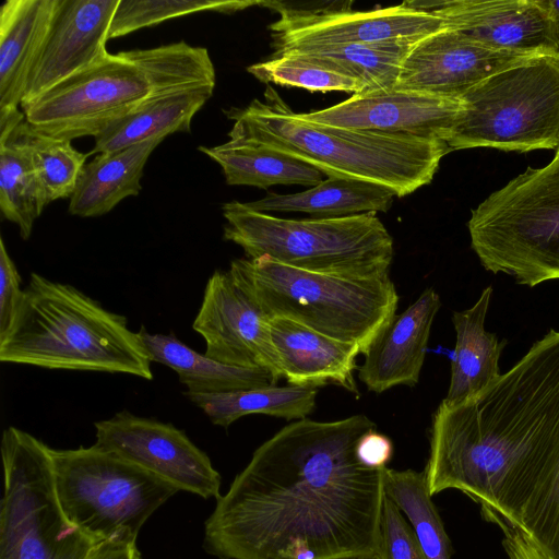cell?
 I'll return each instance as SVG.
<instances>
[{"instance_id":"7","label":"cell","mask_w":559,"mask_h":559,"mask_svg":"<svg viewBox=\"0 0 559 559\" xmlns=\"http://www.w3.org/2000/svg\"><path fill=\"white\" fill-rule=\"evenodd\" d=\"M224 239L249 259L269 257L314 273L354 277L388 275L393 239L376 213L290 219L253 211L239 201L224 203Z\"/></svg>"},{"instance_id":"4","label":"cell","mask_w":559,"mask_h":559,"mask_svg":"<svg viewBox=\"0 0 559 559\" xmlns=\"http://www.w3.org/2000/svg\"><path fill=\"white\" fill-rule=\"evenodd\" d=\"M215 82L207 49L178 41L108 52L21 107L36 131L72 141L96 136L152 99L194 87H215Z\"/></svg>"},{"instance_id":"35","label":"cell","mask_w":559,"mask_h":559,"mask_svg":"<svg viewBox=\"0 0 559 559\" xmlns=\"http://www.w3.org/2000/svg\"><path fill=\"white\" fill-rule=\"evenodd\" d=\"M374 559H428L406 518L386 496Z\"/></svg>"},{"instance_id":"15","label":"cell","mask_w":559,"mask_h":559,"mask_svg":"<svg viewBox=\"0 0 559 559\" xmlns=\"http://www.w3.org/2000/svg\"><path fill=\"white\" fill-rule=\"evenodd\" d=\"M462 110L461 97L392 88L354 94L329 108L299 115L307 121L329 127L447 143Z\"/></svg>"},{"instance_id":"2","label":"cell","mask_w":559,"mask_h":559,"mask_svg":"<svg viewBox=\"0 0 559 559\" xmlns=\"http://www.w3.org/2000/svg\"><path fill=\"white\" fill-rule=\"evenodd\" d=\"M424 472L431 496L459 490L559 559V331L479 393L440 403Z\"/></svg>"},{"instance_id":"19","label":"cell","mask_w":559,"mask_h":559,"mask_svg":"<svg viewBox=\"0 0 559 559\" xmlns=\"http://www.w3.org/2000/svg\"><path fill=\"white\" fill-rule=\"evenodd\" d=\"M440 307V297L430 287L388 321L362 354L365 360L358 369V379L369 391L382 393L396 385L418 383L431 326Z\"/></svg>"},{"instance_id":"21","label":"cell","mask_w":559,"mask_h":559,"mask_svg":"<svg viewBox=\"0 0 559 559\" xmlns=\"http://www.w3.org/2000/svg\"><path fill=\"white\" fill-rule=\"evenodd\" d=\"M59 0H7L0 9V110L21 105Z\"/></svg>"},{"instance_id":"16","label":"cell","mask_w":559,"mask_h":559,"mask_svg":"<svg viewBox=\"0 0 559 559\" xmlns=\"http://www.w3.org/2000/svg\"><path fill=\"white\" fill-rule=\"evenodd\" d=\"M408 2L440 17L445 28L486 47L528 55L556 52V24L547 0Z\"/></svg>"},{"instance_id":"26","label":"cell","mask_w":559,"mask_h":559,"mask_svg":"<svg viewBox=\"0 0 559 559\" xmlns=\"http://www.w3.org/2000/svg\"><path fill=\"white\" fill-rule=\"evenodd\" d=\"M395 193L386 187L361 180L328 178L310 189L293 193L269 192L264 198L245 202L253 211L301 212L313 218L346 217L364 213L388 212Z\"/></svg>"},{"instance_id":"36","label":"cell","mask_w":559,"mask_h":559,"mask_svg":"<svg viewBox=\"0 0 559 559\" xmlns=\"http://www.w3.org/2000/svg\"><path fill=\"white\" fill-rule=\"evenodd\" d=\"M21 276L0 238V337L10 328L23 298Z\"/></svg>"},{"instance_id":"13","label":"cell","mask_w":559,"mask_h":559,"mask_svg":"<svg viewBox=\"0 0 559 559\" xmlns=\"http://www.w3.org/2000/svg\"><path fill=\"white\" fill-rule=\"evenodd\" d=\"M263 5L280 14L269 26L274 53L308 46L417 40L445 29L440 17L408 1L367 12L297 10L278 2Z\"/></svg>"},{"instance_id":"42","label":"cell","mask_w":559,"mask_h":559,"mask_svg":"<svg viewBox=\"0 0 559 559\" xmlns=\"http://www.w3.org/2000/svg\"><path fill=\"white\" fill-rule=\"evenodd\" d=\"M554 158L559 159V146L556 148V155H555V157H554Z\"/></svg>"},{"instance_id":"25","label":"cell","mask_w":559,"mask_h":559,"mask_svg":"<svg viewBox=\"0 0 559 559\" xmlns=\"http://www.w3.org/2000/svg\"><path fill=\"white\" fill-rule=\"evenodd\" d=\"M213 86H201L152 99L107 126L95 139L90 153L121 150L152 138L190 132L195 114L213 95Z\"/></svg>"},{"instance_id":"18","label":"cell","mask_w":559,"mask_h":559,"mask_svg":"<svg viewBox=\"0 0 559 559\" xmlns=\"http://www.w3.org/2000/svg\"><path fill=\"white\" fill-rule=\"evenodd\" d=\"M535 56L492 49L445 28L414 45L394 88L460 98L490 75Z\"/></svg>"},{"instance_id":"9","label":"cell","mask_w":559,"mask_h":559,"mask_svg":"<svg viewBox=\"0 0 559 559\" xmlns=\"http://www.w3.org/2000/svg\"><path fill=\"white\" fill-rule=\"evenodd\" d=\"M461 99L449 150L528 152L559 146V56L544 53L497 72Z\"/></svg>"},{"instance_id":"23","label":"cell","mask_w":559,"mask_h":559,"mask_svg":"<svg viewBox=\"0 0 559 559\" xmlns=\"http://www.w3.org/2000/svg\"><path fill=\"white\" fill-rule=\"evenodd\" d=\"M492 287H486L471 308L454 311L456 343L451 362L450 385L443 402L459 404L479 393L499 378V358L506 341L485 330Z\"/></svg>"},{"instance_id":"27","label":"cell","mask_w":559,"mask_h":559,"mask_svg":"<svg viewBox=\"0 0 559 559\" xmlns=\"http://www.w3.org/2000/svg\"><path fill=\"white\" fill-rule=\"evenodd\" d=\"M199 151L222 167L230 186L261 189L278 185L314 187L323 181V174L317 168L250 142L229 140L216 146H199Z\"/></svg>"},{"instance_id":"39","label":"cell","mask_w":559,"mask_h":559,"mask_svg":"<svg viewBox=\"0 0 559 559\" xmlns=\"http://www.w3.org/2000/svg\"><path fill=\"white\" fill-rule=\"evenodd\" d=\"M86 559H141L134 542L106 540L95 545Z\"/></svg>"},{"instance_id":"29","label":"cell","mask_w":559,"mask_h":559,"mask_svg":"<svg viewBox=\"0 0 559 559\" xmlns=\"http://www.w3.org/2000/svg\"><path fill=\"white\" fill-rule=\"evenodd\" d=\"M26 126L25 120L10 134L0 136V210L19 227L24 240L48 204L29 157Z\"/></svg>"},{"instance_id":"8","label":"cell","mask_w":559,"mask_h":559,"mask_svg":"<svg viewBox=\"0 0 559 559\" xmlns=\"http://www.w3.org/2000/svg\"><path fill=\"white\" fill-rule=\"evenodd\" d=\"M471 245L481 265L534 287L559 280V159L528 167L472 211Z\"/></svg>"},{"instance_id":"10","label":"cell","mask_w":559,"mask_h":559,"mask_svg":"<svg viewBox=\"0 0 559 559\" xmlns=\"http://www.w3.org/2000/svg\"><path fill=\"white\" fill-rule=\"evenodd\" d=\"M56 491L66 516L95 544L136 543L151 515L178 490L94 444L51 449Z\"/></svg>"},{"instance_id":"6","label":"cell","mask_w":559,"mask_h":559,"mask_svg":"<svg viewBox=\"0 0 559 559\" xmlns=\"http://www.w3.org/2000/svg\"><path fill=\"white\" fill-rule=\"evenodd\" d=\"M235 283L270 318L296 321L364 354L395 314L399 295L390 275L354 277L308 272L269 257L230 262Z\"/></svg>"},{"instance_id":"12","label":"cell","mask_w":559,"mask_h":559,"mask_svg":"<svg viewBox=\"0 0 559 559\" xmlns=\"http://www.w3.org/2000/svg\"><path fill=\"white\" fill-rule=\"evenodd\" d=\"M95 447L114 453L203 499L221 496V475L210 457L171 424L122 411L96 421Z\"/></svg>"},{"instance_id":"22","label":"cell","mask_w":559,"mask_h":559,"mask_svg":"<svg viewBox=\"0 0 559 559\" xmlns=\"http://www.w3.org/2000/svg\"><path fill=\"white\" fill-rule=\"evenodd\" d=\"M163 140L165 138H152L96 155L83 167L70 198L69 213L79 217L102 216L123 199L138 195L142 190L144 166Z\"/></svg>"},{"instance_id":"30","label":"cell","mask_w":559,"mask_h":559,"mask_svg":"<svg viewBox=\"0 0 559 559\" xmlns=\"http://www.w3.org/2000/svg\"><path fill=\"white\" fill-rule=\"evenodd\" d=\"M418 40L308 46L287 51L307 56L360 81L366 86L365 93H368L395 87L403 61Z\"/></svg>"},{"instance_id":"11","label":"cell","mask_w":559,"mask_h":559,"mask_svg":"<svg viewBox=\"0 0 559 559\" xmlns=\"http://www.w3.org/2000/svg\"><path fill=\"white\" fill-rule=\"evenodd\" d=\"M0 559H86L95 543L64 514L51 448L15 427L1 439Z\"/></svg>"},{"instance_id":"38","label":"cell","mask_w":559,"mask_h":559,"mask_svg":"<svg viewBox=\"0 0 559 559\" xmlns=\"http://www.w3.org/2000/svg\"><path fill=\"white\" fill-rule=\"evenodd\" d=\"M359 461L371 468L388 467L393 455V443L389 437L376 429L366 432L357 443Z\"/></svg>"},{"instance_id":"3","label":"cell","mask_w":559,"mask_h":559,"mask_svg":"<svg viewBox=\"0 0 559 559\" xmlns=\"http://www.w3.org/2000/svg\"><path fill=\"white\" fill-rule=\"evenodd\" d=\"M229 140L254 143L301 160L328 178L361 180L405 197L431 182L443 141L405 134L343 129L302 119L267 85L264 100L226 111Z\"/></svg>"},{"instance_id":"41","label":"cell","mask_w":559,"mask_h":559,"mask_svg":"<svg viewBox=\"0 0 559 559\" xmlns=\"http://www.w3.org/2000/svg\"><path fill=\"white\" fill-rule=\"evenodd\" d=\"M556 24V37H557V48H556V55L559 56V16L555 19Z\"/></svg>"},{"instance_id":"1","label":"cell","mask_w":559,"mask_h":559,"mask_svg":"<svg viewBox=\"0 0 559 559\" xmlns=\"http://www.w3.org/2000/svg\"><path fill=\"white\" fill-rule=\"evenodd\" d=\"M366 415L293 420L252 454L205 521L218 559H374L384 468L364 465Z\"/></svg>"},{"instance_id":"32","label":"cell","mask_w":559,"mask_h":559,"mask_svg":"<svg viewBox=\"0 0 559 559\" xmlns=\"http://www.w3.org/2000/svg\"><path fill=\"white\" fill-rule=\"evenodd\" d=\"M248 72L266 84L310 92L341 91L353 95L366 92L360 81L293 51L274 53L272 58L250 66Z\"/></svg>"},{"instance_id":"5","label":"cell","mask_w":559,"mask_h":559,"mask_svg":"<svg viewBox=\"0 0 559 559\" xmlns=\"http://www.w3.org/2000/svg\"><path fill=\"white\" fill-rule=\"evenodd\" d=\"M16 314L0 337V360L47 369L153 379L152 360L126 317L75 287L32 273Z\"/></svg>"},{"instance_id":"14","label":"cell","mask_w":559,"mask_h":559,"mask_svg":"<svg viewBox=\"0 0 559 559\" xmlns=\"http://www.w3.org/2000/svg\"><path fill=\"white\" fill-rule=\"evenodd\" d=\"M192 328L205 341V355L223 364L269 370L282 378L271 337L270 317L235 283L216 270L209 278Z\"/></svg>"},{"instance_id":"34","label":"cell","mask_w":559,"mask_h":559,"mask_svg":"<svg viewBox=\"0 0 559 559\" xmlns=\"http://www.w3.org/2000/svg\"><path fill=\"white\" fill-rule=\"evenodd\" d=\"M263 3L218 0H120L111 21L109 39L197 12L233 13Z\"/></svg>"},{"instance_id":"17","label":"cell","mask_w":559,"mask_h":559,"mask_svg":"<svg viewBox=\"0 0 559 559\" xmlns=\"http://www.w3.org/2000/svg\"><path fill=\"white\" fill-rule=\"evenodd\" d=\"M120 0H59L29 70L25 105L108 53L106 44Z\"/></svg>"},{"instance_id":"28","label":"cell","mask_w":559,"mask_h":559,"mask_svg":"<svg viewBox=\"0 0 559 559\" xmlns=\"http://www.w3.org/2000/svg\"><path fill=\"white\" fill-rule=\"evenodd\" d=\"M317 388L310 386H265L223 393H191L185 395L214 425L228 428L237 419L262 414L286 420L307 418L316 408Z\"/></svg>"},{"instance_id":"20","label":"cell","mask_w":559,"mask_h":559,"mask_svg":"<svg viewBox=\"0 0 559 559\" xmlns=\"http://www.w3.org/2000/svg\"><path fill=\"white\" fill-rule=\"evenodd\" d=\"M270 330L282 378L289 385L318 389L332 384L358 395L354 372L361 350L357 345L282 317L270 318Z\"/></svg>"},{"instance_id":"31","label":"cell","mask_w":559,"mask_h":559,"mask_svg":"<svg viewBox=\"0 0 559 559\" xmlns=\"http://www.w3.org/2000/svg\"><path fill=\"white\" fill-rule=\"evenodd\" d=\"M384 491L407 519L428 559H450L451 540L427 487L425 472L386 467Z\"/></svg>"},{"instance_id":"37","label":"cell","mask_w":559,"mask_h":559,"mask_svg":"<svg viewBox=\"0 0 559 559\" xmlns=\"http://www.w3.org/2000/svg\"><path fill=\"white\" fill-rule=\"evenodd\" d=\"M502 533V546L508 559H555L520 528L506 523L497 524Z\"/></svg>"},{"instance_id":"33","label":"cell","mask_w":559,"mask_h":559,"mask_svg":"<svg viewBox=\"0 0 559 559\" xmlns=\"http://www.w3.org/2000/svg\"><path fill=\"white\" fill-rule=\"evenodd\" d=\"M26 144L48 203L71 198L90 153H81L70 140L43 134L28 123Z\"/></svg>"},{"instance_id":"24","label":"cell","mask_w":559,"mask_h":559,"mask_svg":"<svg viewBox=\"0 0 559 559\" xmlns=\"http://www.w3.org/2000/svg\"><path fill=\"white\" fill-rule=\"evenodd\" d=\"M152 360L165 365L191 393H223L276 385L278 380L265 369L223 364L200 354L176 335L152 334L144 326L138 332Z\"/></svg>"},{"instance_id":"40","label":"cell","mask_w":559,"mask_h":559,"mask_svg":"<svg viewBox=\"0 0 559 559\" xmlns=\"http://www.w3.org/2000/svg\"><path fill=\"white\" fill-rule=\"evenodd\" d=\"M547 5L554 19L559 16V0H547Z\"/></svg>"}]
</instances>
